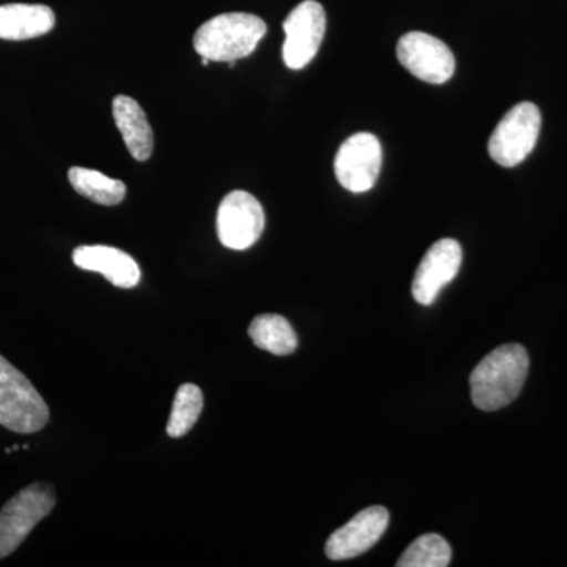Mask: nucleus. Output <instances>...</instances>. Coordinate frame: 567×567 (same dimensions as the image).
<instances>
[{"instance_id":"nucleus-2","label":"nucleus","mask_w":567,"mask_h":567,"mask_svg":"<svg viewBox=\"0 0 567 567\" xmlns=\"http://www.w3.org/2000/svg\"><path fill=\"white\" fill-rule=\"evenodd\" d=\"M267 33V24L251 13H223L204 22L194 33V50L213 62L248 58Z\"/></svg>"},{"instance_id":"nucleus-18","label":"nucleus","mask_w":567,"mask_h":567,"mask_svg":"<svg viewBox=\"0 0 567 567\" xmlns=\"http://www.w3.org/2000/svg\"><path fill=\"white\" fill-rule=\"evenodd\" d=\"M453 551L445 537L423 535L413 540L399 561L398 567H445L450 565Z\"/></svg>"},{"instance_id":"nucleus-11","label":"nucleus","mask_w":567,"mask_h":567,"mask_svg":"<svg viewBox=\"0 0 567 567\" xmlns=\"http://www.w3.org/2000/svg\"><path fill=\"white\" fill-rule=\"evenodd\" d=\"M462 265V248L453 238L431 246L413 278L412 293L417 303L431 306L446 284L456 278Z\"/></svg>"},{"instance_id":"nucleus-3","label":"nucleus","mask_w":567,"mask_h":567,"mask_svg":"<svg viewBox=\"0 0 567 567\" xmlns=\"http://www.w3.org/2000/svg\"><path fill=\"white\" fill-rule=\"evenodd\" d=\"M48 420L50 409L31 380L0 354V424L18 434H33Z\"/></svg>"},{"instance_id":"nucleus-7","label":"nucleus","mask_w":567,"mask_h":567,"mask_svg":"<svg viewBox=\"0 0 567 567\" xmlns=\"http://www.w3.org/2000/svg\"><path fill=\"white\" fill-rule=\"evenodd\" d=\"M219 241L226 248L245 251L259 240L265 229L262 205L246 192H233L219 204L218 219Z\"/></svg>"},{"instance_id":"nucleus-10","label":"nucleus","mask_w":567,"mask_h":567,"mask_svg":"<svg viewBox=\"0 0 567 567\" xmlns=\"http://www.w3.org/2000/svg\"><path fill=\"white\" fill-rule=\"evenodd\" d=\"M390 524L386 507L371 506L360 511L344 527L328 537L324 554L333 561L360 557L379 543Z\"/></svg>"},{"instance_id":"nucleus-14","label":"nucleus","mask_w":567,"mask_h":567,"mask_svg":"<svg viewBox=\"0 0 567 567\" xmlns=\"http://www.w3.org/2000/svg\"><path fill=\"white\" fill-rule=\"evenodd\" d=\"M55 24L54 11L47 6L9 3L0 7V39L31 40L47 35Z\"/></svg>"},{"instance_id":"nucleus-13","label":"nucleus","mask_w":567,"mask_h":567,"mask_svg":"<svg viewBox=\"0 0 567 567\" xmlns=\"http://www.w3.org/2000/svg\"><path fill=\"white\" fill-rule=\"evenodd\" d=\"M115 125L121 132L126 148L137 162L151 158L155 137L141 104L132 96L118 95L112 102Z\"/></svg>"},{"instance_id":"nucleus-5","label":"nucleus","mask_w":567,"mask_h":567,"mask_svg":"<svg viewBox=\"0 0 567 567\" xmlns=\"http://www.w3.org/2000/svg\"><path fill=\"white\" fill-rule=\"evenodd\" d=\"M540 122L543 118L536 104H516L496 125L488 140L491 158L503 167H514L524 162L536 147Z\"/></svg>"},{"instance_id":"nucleus-9","label":"nucleus","mask_w":567,"mask_h":567,"mask_svg":"<svg viewBox=\"0 0 567 567\" xmlns=\"http://www.w3.org/2000/svg\"><path fill=\"white\" fill-rule=\"evenodd\" d=\"M398 59L413 76L429 84H445L456 71L453 51L424 32L405 33L398 43Z\"/></svg>"},{"instance_id":"nucleus-4","label":"nucleus","mask_w":567,"mask_h":567,"mask_svg":"<svg viewBox=\"0 0 567 567\" xmlns=\"http://www.w3.org/2000/svg\"><path fill=\"white\" fill-rule=\"evenodd\" d=\"M54 506L51 484H31L10 498L0 511V559L13 554Z\"/></svg>"},{"instance_id":"nucleus-17","label":"nucleus","mask_w":567,"mask_h":567,"mask_svg":"<svg viewBox=\"0 0 567 567\" xmlns=\"http://www.w3.org/2000/svg\"><path fill=\"white\" fill-rule=\"evenodd\" d=\"M204 409V394L194 383H185L178 388L174 398L173 412L167 423V435L173 439L188 434L199 420Z\"/></svg>"},{"instance_id":"nucleus-12","label":"nucleus","mask_w":567,"mask_h":567,"mask_svg":"<svg viewBox=\"0 0 567 567\" xmlns=\"http://www.w3.org/2000/svg\"><path fill=\"white\" fill-rule=\"evenodd\" d=\"M73 262L85 271L103 275L112 286L133 289L141 281V268L130 254L112 246H80L74 249Z\"/></svg>"},{"instance_id":"nucleus-6","label":"nucleus","mask_w":567,"mask_h":567,"mask_svg":"<svg viewBox=\"0 0 567 567\" xmlns=\"http://www.w3.org/2000/svg\"><path fill=\"white\" fill-rule=\"evenodd\" d=\"M286 41L282 58L292 70H301L316 58L327 31V14L316 0H305L290 11L282 24Z\"/></svg>"},{"instance_id":"nucleus-8","label":"nucleus","mask_w":567,"mask_h":567,"mask_svg":"<svg viewBox=\"0 0 567 567\" xmlns=\"http://www.w3.org/2000/svg\"><path fill=\"white\" fill-rule=\"evenodd\" d=\"M382 145L371 133H357L341 145L334 159L338 182L350 193L374 188L382 169Z\"/></svg>"},{"instance_id":"nucleus-15","label":"nucleus","mask_w":567,"mask_h":567,"mask_svg":"<svg viewBox=\"0 0 567 567\" xmlns=\"http://www.w3.org/2000/svg\"><path fill=\"white\" fill-rule=\"evenodd\" d=\"M249 338L259 349L286 357L298 347L297 333L286 317L279 315L257 316L249 324Z\"/></svg>"},{"instance_id":"nucleus-1","label":"nucleus","mask_w":567,"mask_h":567,"mask_svg":"<svg viewBox=\"0 0 567 567\" xmlns=\"http://www.w3.org/2000/svg\"><path fill=\"white\" fill-rule=\"evenodd\" d=\"M528 369L529 358L525 347H498L470 375L473 404L484 412H496L509 405L520 394Z\"/></svg>"},{"instance_id":"nucleus-16","label":"nucleus","mask_w":567,"mask_h":567,"mask_svg":"<svg viewBox=\"0 0 567 567\" xmlns=\"http://www.w3.org/2000/svg\"><path fill=\"white\" fill-rule=\"evenodd\" d=\"M69 181L74 192L81 194L82 197L95 204L106 205V207L118 205L126 197L125 183L107 177L99 171L87 169V167H71Z\"/></svg>"}]
</instances>
